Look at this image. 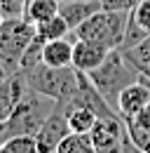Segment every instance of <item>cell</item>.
Returning <instances> with one entry per match:
<instances>
[{"label": "cell", "instance_id": "cell-16", "mask_svg": "<svg viewBox=\"0 0 150 153\" xmlns=\"http://www.w3.org/2000/svg\"><path fill=\"white\" fill-rule=\"evenodd\" d=\"M0 153H38L33 137H10L0 139Z\"/></svg>", "mask_w": 150, "mask_h": 153}, {"label": "cell", "instance_id": "cell-14", "mask_svg": "<svg viewBox=\"0 0 150 153\" xmlns=\"http://www.w3.org/2000/svg\"><path fill=\"white\" fill-rule=\"evenodd\" d=\"M71 31H73V28L68 26V21L63 19L61 14H54L52 19L35 24V33H38V38L42 40V42H47V40H56V38H66Z\"/></svg>", "mask_w": 150, "mask_h": 153}, {"label": "cell", "instance_id": "cell-11", "mask_svg": "<svg viewBox=\"0 0 150 153\" xmlns=\"http://www.w3.org/2000/svg\"><path fill=\"white\" fill-rule=\"evenodd\" d=\"M24 87H26V80H24L21 73L12 76L10 80H5V82H0V123H5L10 118V113L14 111V106H17Z\"/></svg>", "mask_w": 150, "mask_h": 153}, {"label": "cell", "instance_id": "cell-7", "mask_svg": "<svg viewBox=\"0 0 150 153\" xmlns=\"http://www.w3.org/2000/svg\"><path fill=\"white\" fill-rule=\"evenodd\" d=\"M148 104H150V82L141 76L136 82L127 85V87L120 92L117 104H115V111L120 113L122 120H127V118L138 115Z\"/></svg>", "mask_w": 150, "mask_h": 153}, {"label": "cell", "instance_id": "cell-9", "mask_svg": "<svg viewBox=\"0 0 150 153\" xmlns=\"http://www.w3.org/2000/svg\"><path fill=\"white\" fill-rule=\"evenodd\" d=\"M99 10H103L101 0H63L61 7H59V14L68 21V26L75 31L82 21H87Z\"/></svg>", "mask_w": 150, "mask_h": 153}, {"label": "cell", "instance_id": "cell-23", "mask_svg": "<svg viewBox=\"0 0 150 153\" xmlns=\"http://www.w3.org/2000/svg\"><path fill=\"white\" fill-rule=\"evenodd\" d=\"M92 153H99V151H92Z\"/></svg>", "mask_w": 150, "mask_h": 153}, {"label": "cell", "instance_id": "cell-3", "mask_svg": "<svg viewBox=\"0 0 150 153\" xmlns=\"http://www.w3.org/2000/svg\"><path fill=\"white\" fill-rule=\"evenodd\" d=\"M87 76H89V80L94 82V87L106 97V101L115 108L120 92H122L127 85L136 82V80L141 78V73L131 66V61L124 57L122 50H110V54L106 57V61H103L99 68H94L92 73H87Z\"/></svg>", "mask_w": 150, "mask_h": 153}, {"label": "cell", "instance_id": "cell-15", "mask_svg": "<svg viewBox=\"0 0 150 153\" xmlns=\"http://www.w3.org/2000/svg\"><path fill=\"white\" fill-rule=\"evenodd\" d=\"M94 151V144H92V137L89 134H80V132H71L54 153H92Z\"/></svg>", "mask_w": 150, "mask_h": 153}, {"label": "cell", "instance_id": "cell-19", "mask_svg": "<svg viewBox=\"0 0 150 153\" xmlns=\"http://www.w3.org/2000/svg\"><path fill=\"white\" fill-rule=\"evenodd\" d=\"M19 73V68L17 66H12L7 59H2L0 57V82H5V80H10L12 76H17Z\"/></svg>", "mask_w": 150, "mask_h": 153}, {"label": "cell", "instance_id": "cell-17", "mask_svg": "<svg viewBox=\"0 0 150 153\" xmlns=\"http://www.w3.org/2000/svg\"><path fill=\"white\" fill-rule=\"evenodd\" d=\"M129 21L136 24L146 36H150V0H138L129 12Z\"/></svg>", "mask_w": 150, "mask_h": 153}, {"label": "cell", "instance_id": "cell-21", "mask_svg": "<svg viewBox=\"0 0 150 153\" xmlns=\"http://www.w3.org/2000/svg\"><path fill=\"white\" fill-rule=\"evenodd\" d=\"M2 132H5V123H0V139H2Z\"/></svg>", "mask_w": 150, "mask_h": 153}, {"label": "cell", "instance_id": "cell-8", "mask_svg": "<svg viewBox=\"0 0 150 153\" xmlns=\"http://www.w3.org/2000/svg\"><path fill=\"white\" fill-rule=\"evenodd\" d=\"M110 54V50H106L103 45H96L92 40L77 38L73 42V68L82 73H92L94 68H99L106 57Z\"/></svg>", "mask_w": 150, "mask_h": 153}, {"label": "cell", "instance_id": "cell-5", "mask_svg": "<svg viewBox=\"0 0 150 153\" xmlns=\"http://www.w3.org/2000/svg\"><path fill=\"white\" fill-rule=\"evenodd\" d=\"M35 36V24H31L26 17H5L0 24V57L19 68L21 57L33 45Z\"/></svg>", "mask_w": 150, "mask_h": 153}, {"label": "cell", "instance_id": "cell-18", "mask_svg": "<svg viewBox=\"0 0 150 153\" xmlns=\"http://www.w3.org/2000/svg\"><path fill=\"white\" fill-rule=\"evenodd\" d=\"M124 57L129 59L131 64H143V66H150V36H146L138 45H134L131 50H124Z\"/></svg>", "mask_w": 150, "mask_h": 153}, {"label": "cell", "instance_id": "cell-4", "mask_svg": "<svg viewBox=\"0 0 150 153\" xmlns=\"http://www.w3.org/2000/svg\"><path fill=\"white\" fill-rule=\"evenodd\" d=\"M131 12V10H129ZM129 12L124 10H99L87 21H82L75 28V36L92 40L96 45H103L106 50H120L124 42Z\"/></svg>", "mask_w": 150, "mask_h": 153}, {"label": "cell", "instance_id": "cell-1", "mask_svg": "<svg viewBox=\"0 0 150 153\" xmlns=\"http://www.w3.org/2000/svg\"><path fill=\"white\" fill-rule=\"evenodd\" d=\"M54 106H56L54 99L40 94L33 87L26 85L17 101V106H14V111L5 120L2 139H10V137H35L40 125L45 123V118L54 111Z\"/></svg>", "mask_w": 150, "mask_h": 153}, {"label": "cell", "instance_id": "cell-13", "mask_svg": "<svg viewBox=\"0 0 150 153\" xmlns=\"http://www.w3.org/2000/svg\"><path fill=\"white\" fill-rule=\"evenodd\" d=\"M59 0H24V17L31 24H40L59 14Z\"/></svg>", "mask_w": 150, "mask_h": 153}, {"label": "cell", "instance_id": "cell-12", "mask_svg": "<svg viewBox=\"0 0 150 153\" xmlns=\"http://www.w3.org/2000/svg\"><path fill=\"white\" fill-rule=\"evenodd\" d=\"M63 104V101H61ZM66 106V113H68V123H71V130L80 134H89L94 130V125L101 120L99 115L94 113L92 108L87 106H77V104H63Z\"/></svg>", "mask_w": 150, "mask_h": 153}, {"label": "cell", "instance_id": "cell-10", "mask_svg": "<svg viewBox=\"0 0 150 153\" xmlns=\"http://www.w3.org/2000/svg\"><path fill=\"white\" fill-rule=\"evenodd\" d=\"M42 61L54 68L73 66V42H68L66 38L47 40L42 45Z\"/></svg>", "mask_w": 150, "mask_h": 153}, {"label": "cell", "instance_id": "cell-2", "mask_svg": "<svg viewBox=\"0 0 150 153\" xmlns=\"http://www.w3.org/2000/svg\"><path fill=\"white\" fill-rule=\"evenodd\" d=\"M19 73L24 76L28 87H33L35 92L49 97L54 101H71L77 92V85H80L77 68H73V66L54 68V66H47L45 61H40V64L26 68V71H19Z\"/></svg>", "mask_w": 150, "mask_h": 153}, {"label": "cell", "instance_id": "cell-20", "mask_svg": "<svg viewBox=\"0 0 150 153\" xmlns=\"http://www.w3.org/2000/svg\"><path fill=\"white\" fill-rule=\"evenodd\" d=\"M19 5L24 7V0H0V7L7 10V17H14V12L19 10Z\"/></svg>", "mask_w": 150, "mask_h": 153}, {"label": "cell", "instance_id": "cell-6", "mask_svg": "<svg viewBox=\"0 0 150 153\" xmlns=\"http://www.w3.org/2000/svg\"><path fill=\"white\" fill-rule=\"evenodd\" d=\"M73 132L71 130V123H68V113H66V106L61 101H56L54 111L45 118V123L40 125V130L35 132V146L38 153H54L59 149V144Z\"/></svg>", "mask_w": 150, "mask_h": 153}, {"label": "cell", "instance_id": "cell-22", "mask_svg": "<svg viewBox=\"0 0 150 153\" xmlns=\"http://www.w3.org/2000/svg\"><path fill=\"white\" fill-rule=\"evenodd\" d=\"M2 19H5V14H2V7H0V24H2Z\"/></svg>", "mask_w": 150, "mask_h": 153}]
</instances>
